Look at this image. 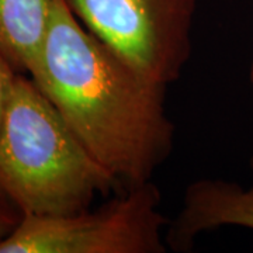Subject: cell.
<instances>
[{
  "label": "cell",
  "mask_w": 253,
  "mask_h": 253,
  "mask_svg": "<svg viewBox=\"0 0 253 253\" xmlns=\"http://www.w3.org/2000/svg\"><path fill=\"white\" fill-rule=\"evenodd\" d=\"M28 76L120 186L151 181L173 144L166 86L93 36L65 0H51L45 41Z\"/></svg>",
  "instance_id": "cell-1"
},
{
  "label": "cell",
  "mask_w": 253,
  "mask_h": 253,
  "mask_svg": "<svg viewBox=\"0 0 253 253\" xmlns=\"http://www.w3.org/2000/svg\"><path fill=\"white\" fill-rule=\"evenodd\" d=\"M117 187L36 82L18 73L0 123V194L21 215H63Z\"/></svg>",
  "instance_id": "cell-2"
},
{
  "label": "cell",
  "mask_w": 253,
  "mask_h": 253,
  "mask_svg": "<svg viewBox=\"0 0 253 253\" xmlns=\"http://www.w3.org/2000/svg\"><path fill=\"white\" fill-rule=\"evenodd\" d=\"M168 222L161 191L146 181L91 211L21 215L0 253H163Z\"/></svg>",
  "instance_id": "cell-3"
},
{
  "label": "cell",
  "mask_w": 253,
  "mask_h": 253,
  "mask_svg": "<svg viewBox=\"0 0 253 253\" xmlns=\"http://www.w3.org/2000/svg\"><path fill=\"white\" fill-rule=\"evenodd\" d=\"M76 18L148 79L177 81L191 52L197 0H65Z\"/></svg>",
  "instance_id": "cell-4"
},
{
  "label": "cell",
  "mask_w": 253,
  "mask_h": 253,
  "mask_svg": "<svg viewBox=\"0 0 253 253\" xmlns=\"http://www.w3.org/2000/svg\"><path fill=\"white\" fill-rule=\"evenodd\" d=\"M225 225L253 229V187L201 179L186 190L181 211L170 225L166 242L174 251H187L200 232Z\"/></svg>",
  "instance_id": "cell-5"
},
{
  "label": "cell",
  "mask_w": 253,
  "mask_h": 253,
  "mask_svg": "<svg viewBox=\"0 0 253 253\" xmlns=\"http://www.w3.org/2000/svg\"><path fill=\"white\" fill-rule=\"evenodd\" d=\"M51 0H0V52L13 69L30 75L49 26Z\"/></svg>",
  "instance_id": "cell-6"
},
{
  "label": "cell",
  "mask_w": 253,
  "mask_h": 253,
  "mask_svg": "<svg viewBox=\"0 0 253 253\" xmlns=\"http://www.w3.org/2000/svg\"><path fill=\"white\" fill-rule=\"evenodd\" d=\"M17 75L18 73L13 69L9 61L0 52V123L4 114V110L7 107Z\"/></svg>",
  "instance_id": "cell-7"
},
{
  "label": "cell",
  "mask_w": 253,
  "mask_h": 253,
  "mask_svg": "<svg viewBox=\"0 0 253 253\" xmlns=\"http://www.w3.org/2000/svg\"><path fill=\"white\" fill-rule=\"evenodd\" d=\"M21 219V212L9 200L0 194V241L4 239L17 226Z\"/></svg>",
  "instance_id": "cell-8"
},
{
  "label": "cell",
  "mask_w": 253,
  "mask_h": 253,
  "mask_svg": "<svg viewBox=\"0 0 253 253\" xmlns=\"http://www.w3.org/2000/svg\"><path fill=\"white\" fill-rule=\"evenodd\" d=\"M251 82H252V84H253V65H252V69H251Z\"/></svg>",
  "instance_id": "cell-9"
}]
</instances>
